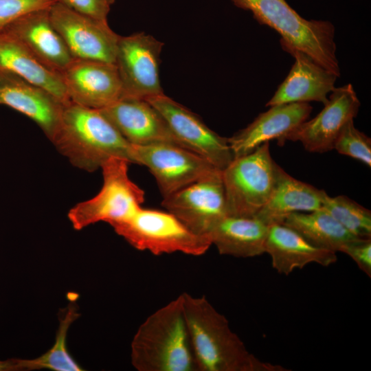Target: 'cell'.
Returning <instances> with one entry per match:
<instances>
[{"mask_svg":"<svg viewBox=\"0 0 371 371\" xmlns=\"http://www.w3.org/2000/svg\"><path fill=\"white\" fill-rule=\"evenodd\" d=\"M49 8L23 15L2 31L19 41L45 67L60 74L74 58L52 23Z\"/></svg>","mask_w":371,"mask_h":371,"instance_id":"18","label":"cell"},{"mask_svg":"<svg viewBox=\"0 0 371 371\" xmlns=\"http://www.w3.org/2000/svg\"><path fill=\"white\" fill-rule=\"evenodd\" d=\"M146 100L161 114L185 148L221 171L232 161L228 138L213 131L196 114L164 93Z\"/></svg>","mask_w":371,"mask_h":371,"instance_id":"11","label":"cell"},{"mask_svg":"<svg viewBox=\"0 0 371 371\" xmlns=\"http://www.w3.org/2000/svg\"><path fill=\"white\" fill-rule=\"evenodd\" d=\"M341 252L349 256L361 270L371 276V238H357L345 246Z\"/></svg>","mask_w":371,"mask_h":371,"instance_id":"30","label":"cell"},{"mask_svg":"<svg viewBox=\"0 0 371 371\" xmlns=\"http://www.w3.org/2000/svg\"><path fill=\"white\" fill-rule=\"evenodd\" d=\"M99 110L132 145L167 143L184 147L146 100L121 98Z\"/></svg>","mask_w":371,"mask_h":371,"instance_id":"15","label":"cell"},{"mask_svg":"<svg viewBox=\"0 0 371 371\" xmlns=\"http://www.w3.org/2000/svg\"><path fill=\"white\" fill-rule=\"evenodd\" d=\"M326 194L324 190L293 178L278 166L273 190L255 217L269 226L282 223L292 212L321 209Z\"/></svg>","mask_w":371,"mask_h":371,"instance_id":"21","label":"cell"},{"mask_svg":"<svg viewBox=\"0 0 371 371\" xmlns=\"http://www.w3.org/2000/svg\"><path fill=\"white\" fill-rule=\"evenodd\" d=\"M360 104L351 84L335 88L323 109L289 133L286 141L300 142L311 153L331 150L343 128L357 116Z\"/></svg>","mask_w":371,"mask_h":371,"instance_id":"13","label":"cell"},{"mask_svg":"<svg viewBox=\"0 0 371 371\" xmlns=\"http://www.w3.org/2000/svg\"><path fill=\"white\" fill-rule=\"evenodd\" d=\"M50 20L74 59L115 64L119 35L102 21L59 2L49 10Z\"/></svg>","mask_w":371,"mask_h":371,"instance_id":"10","label":"cell"},{"mask_svg":"<svg viewBox=\"0 0 371 371\" xmlns=\"http://www.w3.org/2000/svg\"><path fill=\"white\" fill-rule=\"evenodd\" d=\"M60 76L70 101L77 104L101 109L122 98L115 64L74 59Z\"/></svg>","mask_w":371,"mask_h":371,"instance_id":"14","label":"cell"},{"mask_svg":"<svg viewBox=\"0 0 371 371\" xmlns=\"http://www.w3.org/2000/svg\"><path fill=\"white\" fill-rule=\"evenodd\" d=\"M16 370L14 359L6 361H0V371H14Z\"/></svg>","mask_w":371,"mask_h":371,"instance_id":"31","label":"cell"},{"mask_svg":"<svg viewBox=\"0 0 371 371\" xmlns=\"http://www.w3.org/2000/svg\"><path fill=\"white\" fill-rule=\"evenodd\" d=\"M161 205L190 229L207 236L210 229L227 216L222 171L164 197Z\"/></svg>","mask_w":371,"mask_h":371,"instance_id":"12","label":"cell"},{"mask_svg":"<svg viewBox=\"0 0 371 371\" xmlns=\"http://www.w3.org/2000/svg\"><path fill=\"white\" fill-rule=\"evenodd\" d=\"M163 45L144 33L119 36L115 65L122 83V98L147 100L164 93L159 69Z\"/></svg>","mask_w":371,"mask_h":371,"instance_id":"8","label":"cell"},{"mask_svg":"<svg viewBox=\"0 0 371 371\" xmlns=\"http://www.w3.org/2000/svg\"><path fill=\"white\" fill-rule=\"evenodd\" d=\"M281 45L295 58V63L266 106L310 101L326 104L327 94L335 88L337 76L300 50L289 45Z\"/></svg>","mask_w":371,"mask_h":371,"instance_id":"19","label":"cell"},{"mask_svg":"<svg viewBox=\"0 0 371 371\" xmlns=\"http://www.w3.org/2000/svg\"><path fill=\"white\" fill-rule=\"evenodd\" d=\"M282 224L293 229L311 245L337 253L360 238L341 225L326 210L295 212L288 214Z\"/></svg>","mask_w":371,"mask_h":371,"instance_id":"24","label":"cell"},{"mask_svg":"<svg viewBox=\"0 0 371 371\" xmlns=\"http://www.w3.org/2000/svg\"><path fill=\"white\" fill-rule=\"evenodd\" d=\"M57 2L81 14L107 21L110 5L106 0H57Z\"/></svg>","mask_w":371,"mask_h":371,"instance_id":"29","label":"cell"},{"mask_svg":"<svg viewBox=\"0 0 371 371\" xmlns=\"http://www.w3.org/2000/svg\"><path fill=\"white\" fill-rule=\"evenodd\" d=\"M69 304L64 311L56 341L47 352L34 359H15L16 370L49 369L55 371H81L82 369L73 359L66 347V337L72 322L79 317L75 303Z\"/></svg>","mask_w":371,"mask_h":371,"instance_id":"25","label":"cell"},{"mask_svg":"<svg viewBox=\"0 0 371 371\" xmlns=\"http://www.w3.org/2000/svg\"><path fill=\"white\" fill-rule=\"evenodd\" d=\"M129 164L126 159L112 157L102 164L103 184L100 192L69 211L68 218L75 229L100 221L111 225L128 219L142 207L144 192L129 178Z\"/></svg>","mask_w":371,"mask_h":371,"instance_id":"7","label":"cell"},{"mask_svg":"<svg viewBox=\"0 0 371 371\" xmlns=\"http://www.w3.org/2000/svg\"><path fill=\"white\" fill-rule=\"evenodd\" d=\"M131 358L138 371H197L182 294L139 326L131 342Z\"/></svg>","mask_w":371,"mask_h":371,"instance_id":"3","label":"cell"},{"mask_svg":"<svg viewBox=\"0 0 371 371\" xmlns=\"http://www.w3.org/2000/svg\"><path fill=\"white\" fill-rule=\"evenodd\" d=\"M240 8L249 10L261 25H267L280 36V44L306 54L315 63L340 76L334 41L335 27L328 21L306 20L286 0H232Z\"/></svg>","mask_w":371,"mask_h":371,"instance_id":"4","label":"cell"},{"mask_svg":"<svg viewBox=\"0 0 371 371\" xmlns=\"http://www.w3.org/2000/svg\"><path fill=\"white\" fill-rule=\"evenodd\" d=\"M107 3L111 5L115 2V0H106Z\"/></svg>","mask_w":371,"mask_h":371,"instance_id":"32","label":"cell"},{"mask_svg":"<svg viewBox=\"0 0 371 371\" xmlns=\"http://www.w3.org/2000/svg\"><path fill=\"white\" fill-rule=\"evenodd\" d=\"M265 253L271 256L273 269L285 275L310 263L328 267L337 260L335 252L311 245L297 232L282 223L269 226Z\"/></svg>","mask_w":371,"mask_h":371,"instance_id":"20","label":"cell"},{"mask_svg":"<svg viewBox=\"0 0 371 371\" xmlns=\"http://www.w3.org/2000/svg\"><path fill=\"white\" fill-rule=\"evenodd\" d=\"M333 149L371 166V139L355 128L353 120L343 128L334 144Z\"/></svg>","mask_w":371,"mask_h":371,"instance_id":"27","label":"cell"},{"mask_svg":"<svg viewBox=\"0 0 371 371\" xmlns=\"http://www.w3.org/2000/svg\"><path fill=\"white\" fill-rule=\"evenodd\" d=\"M132 146L133 164L148 168L164 198L221 171L198 154L178 145L161 143Z\"/></svg>","mask_w":371,"mask_h":371,"instance_id":"9","label":"cell"},{"mask_svg":"<svg viewBox=\"0 0 371 371\" xmlns=\"http://www.w3.org/2000/svg\"><path fill=\"white\" fill-rule=\"evenodd\" d=\"M322 209L356 237L371 238V212L346 196L326 195Z\"/></svg>","mask_w":371,"mask_h":371,"instance_id":"26","label":"cell"},{"mask_svg":"<svg viewBox=\"0 0 371 371\" xmlns=\"http://www.w3.org/2000/svg\"><path fill=\"white\" fill-rule=\"evenodd\" d=\"M269 225L256 217L226 216L208 232L220 254L251 258L265 253Z\"/></svg>","mask_w":371,"mask_h":371,"instance_id":"22","label":"cell"},{"mask_svg":"<svg viewBox=\"0 0 371 371\" xmlns=\"http://www.w3.org/2000/svg\"><path fill=\"white\" fill-rule=\"evenodd\" d=\"M0 71L16 75L47 90L65 104L71 102L60 74L45 67L19 41L3 31Z\"/></svg>","mask_w":371,"mask_h":371,"instance_id":"23","label":"cell"},{"mask_svg":"<svg viewBox=\"0 0 371 371\" xmlns=\"http://www.w3.org/2000/svg\"><path fill=\"white\" fill-rule=\"evenodd\" d=\"M250 124L228 138L234 158L249 154L271 139H276L280 146L287 135L307 120L312 106L308 102H291L270 106Z\"/></svg>","mask_w":371,"mask_h":371,"instance_id":"17","label":"cell"},{"mask_svg":"<svg viewBox=\"0 0 371 371\" xmlns=\"http://www.w3.org/2000/svg\"><path fill=\"white\" fill-rule=\"evenodd\" d=\"M185 317L197 371H286L251 354L227 318L205 296L183 293Z\"/></svg>","mask_w":371,"mask_h":371,"instance_id":"1","label":"cell"},{"mask_svg":"<svg viewBox=\"0 0 371 371\" xmlns=\"http://www.w3.org/2000/svg\"><path fill=\"white\" fill-rule=\"evenodd\" d=\"M57 0H0V32L30 12L48 9Z\"/></svg>","mask_w":371,"mask_h":371,"instance_id":"28","label":"cell"},{"mask_svg":"<svg viewBox=\"0 0 371 371\" xmlns=\"http://www.w3.org/2000/svg\"><path fill=\"white\" fill-rule=\"evenodd\" d=\"M52 142L71 164L88 172L100 168L112 157L133 164L132 144L101 111L71 102L64 107Z\"/></svg>","mask_w":371,"mask_h":371,"instance_id":"2","label":"cell"},{"mask_svg":"<svg viewBox=\"0 0 371 371\" xmlns=\"http://www.w3.org/2000/svg\"><path fill=\"white\" fill-rule=\"evenodd\" d=\"M111 226L135 249L157 256L180 252L198 256L212 245L207 236L194 232L168 211L141 207L128 219Z\"/></svg>","mask_w":371,"mask_h":371,"instance_id":"5","label":"cell"},{"mask_svg":"<svg viewBox=\"0 0 371 371\" xmlns=\"http://www.w3.org/2000/svg\"><path fill=\"white\" fill-rule=\"evenodd\" d=\"M278 167L271 156L269 142L234 158L222 170L227 216H255L273 190Z\"/></svg>","mask_w":371,"mask_h":371,"instance_id":"6","label":"cell"},{"mask_svg":"<svg viewBox=\"0 0 371 371\" xmlns=\"http://www.w3.org/2000/svg\"><path fill=\"white\" fill-rule=\"evenodd\" d=\"M0 104L34 121L51 142L60 126L66 105L47 90L3 71H0Z\"/></svg>","mask_w":371,"mask_h":371,"instance_id":"16","label":"cell"}]
</instances>
